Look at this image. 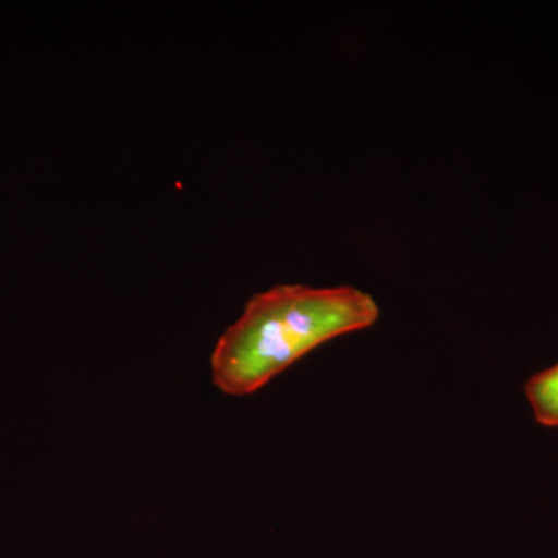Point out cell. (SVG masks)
I'll use <instances>...</instances> for the list:
<instances>
[{
	"mask_svg": "<svg viewBox=\"0 0 558 558\" xmlns=\"http://www.w3.org/2000/svg\"><path fill=\"white\" fill-rule=\"evenodd\" d=\"M380 310L352 286L281 284L256 293L213 349V384L248 396L322 344L376 325Z\"/></svg>",
	"mask_w": 558,
	"mask_h": 558,
	"instance_id": "obj_1",
	"label": "cell"
},
{
	"mask_svg": "<svg viewBox=\"0 0 558 558\" xmlns=\"http://www.w3.org/2000/svg\"><path fill=\"white\" fill-rule=\"evenodd\" d=\"M524 392L535 421L545 427H558V363L532 376Z\"/></svg>",
	"mask_w": 558,
	"mask_h": 558,
	"instance_id": "obj_2",
	"label": "cell"
}]
</instances>
